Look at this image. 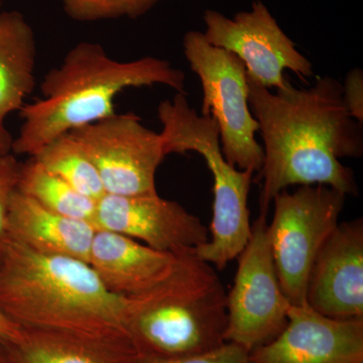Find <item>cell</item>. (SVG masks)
<instances>
[{
	"label": "cell",
	"mask_w": 363,
	"mask_h": 363,
	"mask_svg": "<svg viewBox=\"0 0 363 363\" xmlns=\"http://www.w3.org/2000/svg\"><path fill=\"white\" fill-rule=\"evenodd\" d=\"M30 157L90 199L98 201L106 194L96 167L70 133L54 138Z\"/></svg>",
	"instance_id": "cell-19"
},
{
	"label": "cell",
	"mask_w": 363,
	"mask_h": 363,
	"mask_svg": "<svg viewBox=\"0 0 363 363\" xmlns=\"http://www.w3.org/2000/svg\"><path fill=\"white\" fill-rule=\"evenodd\" d=\"M13 138L4 124H0V157L13 152Z\"/></svg>",
	"instance_id": "cell-25"
},
{
	"label": "cell",
	"mask_w": 363,
	"mask_h": 363,
	"mask_svg": "<svg viewBox=\"0 0 363 363\" xmlns=\"http://www.w3.org/2000/svg\"><path fill=\"white\" fill-rule=\"evenodd\" d=\"M346 195L328 186H298L272 200L267 238L279 284L291 305L306 304L308 278L318 252L338 225Z\"/></svg>",
	"instance_id": "cell-7"
},
{
	"label": "cell",
	"mask_w": 363,
	"mask_h": 363,
	"mask_svg": "<svg viewBox=\"0 0 363 363\" xmlns=\"http://www.w3.org/2000/svg\"><path fill=\"white\" fill-rule=\"evenodd\" d=\"M2 4H4V0H0V13H1Z\"/></svg>",
	"instance_id": "cell-27"
},
{
	"label": "cell",
	"mask_w": 363,
	"mask_h": 363,
	"mask_svg": "<svg viewBox=\"0 0 363 363\" xmlns=\"http://www.w3.org/2000/svg\"><path fill=\"white\" fill-rule=\"evenodd\" d=\"M183 50L191 70L201 82V116L214 119L222 154L240 169L259 173L264 150L257 140L259 125L250 106L247 69L235 55L208 43L204 33L190 30Z\"/></svg>",
	"instance_id": "cell-6"
},
{
	"label": "cell",
	"mask_w": 363,
	"mask_h": 363,
	"mask_svg": "<svg viewBox=\"0 0 363 363\" xmlns=\"http://www.w3.org/2000/svg\"><path fill=\"white\" fill-rule=\"evenodd\" d=\"M18 191L51 211L94 224L97 201L81 194L33 157L21 164Z\"/></svg>",
	"instance_id": "cell-18"
},
{
	"label": "cell",
	"mask_w": 363,
	"mask_h": 363,
	"mask_svg": "<svg viewBox=\"0 0 363 363\" xmlns=\"http://www.w3.org/2000/svg\"><path fill=\"white\" fill-rule=\"evenodd\" d=\"M70 133L96 167L106 194L157 193V171L167 156L164 142L135 113H116Z\"/></svg>",
	"instance_id": "cell-9"
},
{
	"label": "cell",
	"mask_w": 363,
	"mask_h": 363,
	"mask_svg": "<svg viewBox=\"0 0 363 363\" xmlns=\"http://www.w3.org/2000/svg\"><path fill=\"white\" fill-rule=\"evenodd\" d=\"M154 363H250V352L241 346L233 342H225L220 347L193 357L156 358Z\"/></svg>",
	"instance_id": "cell-22"
},
{
	"label": "cell",
	"mask_w": 363,
	"mask_h": 363,
	"mask_svg": "<svg viewBox=\"0 0 363 363\" xmlns=\"http://www.w3.org/2000/svg\"><path fill=\"white\" fill-rule=\"evenodd\" d=\"M250 363H363L362 319L336 320L291 306L288 324L250 352Z\"/></svg>",
	"instance_id": "cell-12"
},
{
	"label": "cell",
	"mask_w": 363,
	"mask_h": 363,
	"mask_svg": "<svg viewBox=\"0 0 363 363\" xmlns=\"http://www.w3.org/2000/svg\"><path fill=\"white\" fill-rule=\"evenodd\" d=\"M167 156L194 152L203 157L213 177V216L209 240L193 252L215 269H224L247 247L252 238L248 195L255 172L229 164L222 154L219 130L212 117L201 116L177 93L157 107Z\"/></svg>",
	"instance_id": "cell-5"
},
{
	"label": "cell",
	"mask_w": 363,
	"mask_h": 363,
	"mask_svg": "<svg viewBox=\"0 0 363 363\" xmlns=\"http://www.w3.org/2000/svg\"><path fill=\"white\" fill-rule=\"evenodd\" d=\"M203 18L208 43L235 55L253 82L281 89L289 83L286 70L300 78L314 76L311 62L298 51L262 0H255L250 11H240L233 18L214 9L205 11Z\"/></svg>",
	"instance_id": "cell-10"
},
{
	"label": "cell",
	"mask_w": 363,
	"mask_h": 363,
	"mask_svg": "<svg viewBox=\"0 0 363 363\" xmlns=\"http://www.w3.org/2000/svg\"><path fill=\"white\" fill-rule=\"evenodd\" d=\"M238 259L234 284L227 294L225 340L250 352L285 329L292 306L274 267L266 215L253 223L252 238Z\"/></svg>",
	"instance_id": "cell-8"
},
{
	"label": "cell",
	"mask_w": 363,
	"mask_h": 363,
	"mask_svg": "<svg viewBox=\"0 0 363 363\" xmlns=\"http://www.w3.org/2000/svg\"><path fill=\"white\" fill-rule=\"evenodd\" d=\"M16 363H154L128 332L21 328L4 345Z\"/></svg>",
	"instance_id": "cell-14"
},
{
	"label": "cell",
	"mask_w": 363,
	"mask_h": 363,
	"mask_svg": "<svg viewBox=\"0 0 363 363\" xmlns=\"http://www.w3.org/2000/svg\"><path fill=\"white\" fill-rule=\"evenodd\" d=\"M95 227L133 238L159 252L181 255L207 242L201 219L157 193L105 194L98 200Z\"/></svg>",
	"instance_id": "cell-11"
},
{
	"label": "cell",
	"mask_w": 363,
	"mask_h": 363,
	"mask_svg": "<svg viewBox=\"0 0 363 363\" xmlns=\"http://www.w3.org/2000/svg\"><path fill=\"white\" fill-rule=\"evenodd\" d=\"M96 230L94 224L51 211L18 190L11 199L9 238L35 252L89 264Z\"/></svg>",
	"instance_id": "cell-16"
},
{
	"label": "cell",
	"mask_w": 363,
	"mask_h": 363,
	"mask_svg": "<svg viewBox=\"0 0 363 363\" xmlns=\"http://www.w3.org/2000/svg\"><path fill=\"white\" fill-rule=\"evenodd\" d=\"M123 298L126 330L154 357H193L226 342L225 288L214 267L193 250L178 255L156 285Z\"/></svg>",
	"instance_id": "cell-4"
},
{
	"label": "cell",
	"mask_w": 363,
	"mask_h": 363,
	"mask_svg": "<svg viewBox=\"0 0 363 363\" xmlns=\"http://www.w3.org/2000/svg\"><path fill=\"white\" fill-rule=\"evenodd\" d=\"M250 106L259 125L264 162L257 173L262 183L260 215L291 186L325 185L357 196L354 173L342 157L363 154V126L348 113L342 85L330 76L298 89L290 82L271 89L247 78Z\"/></svg>",
	"instance_id": "cell-1"
},
{
	"label": "cell",
	"mask_w": 363,
	"mask_h": 363,
	"mask_svg": "<svg viewBox=\"0 0 363 363\" xmlns=\"http://www.w3.org/2000/svg\"><path fill=\"white\" fill-rule=\"evenodd\" d=\"M21 333V327L11 321L0 308V344L6 345V344L14 342L20 337Z\"/></svg>",
	"instance_id": "cell-24"
},
{
	"label": "cell",
	"mask_w": 363,
	"mask_h": 363,
	"mask_svg": "<svg viewBox=\"0 0 363 363\" xmlns=\"http://www.w3.org/2000/svg\"><path fill=\"white\" fill-rule=\"evenodd\" d=\"M21 164L13 152L0 157V252L9 238V214L11 199L18 190Z\"/></svg>",
	"instance_id": "cell-21"
},
{
	"label": "cell",
	"mask_w": 363,
	"mask_h": 363,
	"mask_svg": "<svg viewBox=\"0 0 363 363\" xmlns=\"http://www.w3.org/2000/svg\"><path fill=\"white\" fill-rule=\"evenodd\" d=\"M306 304L332 319L363 318V219L341 222L313 262Z\"/></svg>",
	"instance_id": "cell-13"
},
{
	"label": "cell",
	"mask_w": 363,
	"mask_h": 363,
	"mask_svg": "<svg viewBox=\"0 0 363 363\" xmlns=\"http://www.w3.org/2000/svg\"><path fill=\"white\" fill-rule=\"evenodd\" d=\"M162 0H62L72 20L91 21L138 18L149 13Z\"/></svg>",
	"instance_id": "cell-20"
},
{
	"label": "cell",
	"mask_w": 363,
	"mask_h": 363,
	"mask_svg": "<svg viewBox=\"0 0 363 363\" xmlns=\"http://www.w3.org/2000/svg\"><path fill=\"white\" fill-rule=\"evenodd\" d=\"M0 308L21 328L128 332L124 298L89 264L11 240L0 252Z\"/></svg>",
	"instance_id": "cell-3"
},
{
	"label": "cell",
	"mask_w": 363,
	"mask_h": 363,
	"mask_svg": "<svg viewBox=\"0 0 363 363\" xmlns=\"http://www.w3.org/2000/svg\"><path fill=\"white\" fill-rule=\"evenodd\" d=\"M0 363H16L2 344H0Z\"/></svg>",
	"instance_id": "cell-26"
},
{
	"label": "cell",
	"mask_w": 363,
	"mask_h": 363,
	"mask_svg": "<svg viewBox=\"0 0 363 363\" xmlns=\"http://www.w3.org/2000/svg\"><path fill=\"white\" fill-rule=\"evenodd\" d=\"M37 43L32 26L18 11L0 13V124L21 111L35 84Z\"/></svg>",
	"instance_id": "cell-17"
},
{
	"label": "cell",
	"mask_w": 363,
	"mask_h": 363,
	"mask_svg": "<svg viewBox=\"0 0 363 363\" xmlns=\"http://www.w3.org/2000/svg\"><path fill=\"white\" fill-rule=\"evenodd\" d=\"M177 257L123 234L97 229L89 264L109 292L130 297L156 285L171 271Z\"/></svg>",
	"instance_id": "cell-15"
},
{
	"label": "cell",
	"mask_w": 363,
	"mask_h": 363,
	"mask_svg": "<svg viewBox=\"0 0 363 363\" xmlns=\"http://www.w3.org/2000/svg\"><path fill=\"white\" fill-rule=\"evenodd\" d=\"M186 76L169 61L143 57L121 62L96 43L72 48L61 65L48 72L42 99L21 109L23 124L13 152L33 157L54 138L116 113V98L128 88L164 85L185 94Z\"/></svg>",
	"instance_id": "cell-2"
},
{
	"label": "cell",
	"mask_w": 363,
	"mask_h": 363,
	"mask_svg": "<svg viewBox=\"0 0 363 363\" xmlns=\"http://www.w3.org/2000/svg\"><path fill=\"white\" fill-rule=\"evenodd\" d=\"M342 85L343 104L348 113L363 124V72L354 68L348 72Z\"/></svg>",
	"instance_id": "cell-23"
}]
</instances>
